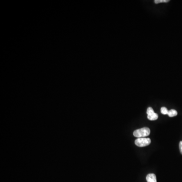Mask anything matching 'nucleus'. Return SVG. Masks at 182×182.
I'll use <instances>...</instances> for the list:
<instances>
[{"mask_svg":"<svg viewBox=\"0 0 182 182\" xmlns=\"http://www.w3.org/2000/svg\"><path fill=\"white\" fill-rule=\"evenodd\" d=\"M150 134V130L148 127H144L143 128L138 129L135 131L133 133V135L135 137L138 138H145L148 136Z\"/></svg>","mask_w":182,"mask_h":182,"instance_id":"nucleus-1","label":"nucleus"},{"mask_svg":"<svg viewBox=\"0 0 182 182\" xmlns=\"http://www.w3.org/2000/svg\"><path fill=\"white\" fill-rule=\"evenodd\" d=\"M135 144L137 146L140 147H145L148 146L151 143V140L150 138H140L135 140Z\"/></svg>","mask_w":182,"mask_h":182,"instance_id":"nucleus-2","label":"nucleus"},{"mask_svg":"<svg viewBox=\"0 0 182 182\" xmlns=\"http://www.w3.org/2000/svg\"><path fill=\"white\" fill-rule=\"evenodd\" d=\"M147 118L150 120H155L157 119L158 115L155 113L152 108L148 107L147 109Z\"/></svg>","mask_w":182,"mask_h":182,"instance_id":"nucleus-3","label":"nucleus"},{"mask_svg":"<svg viewBox=\"0 0 182 182\" xmlns=\"http://www.w3.org/2000/svg\"><path fill=\"white\" fill-rule=\"evenodd\" d=\"M147 182H157L156 176L154 174H149L146 176Z\"/></svg>","mask_w":182,"mask_h":182,"instance_id":"nucleus-4","label":"nucleus"},{"mask_svg":"<svg viewBox=\"0 0 182 182\" xmlns=\"http://www.w3.org/2000/svg\"><path fill=\"white\" fill-rule=\"evenodd\" d=\"M178 115V112L176 111V110L175 109H171V110L168 111V115L169 117H172L176 116Z\"/></svg>","mask_w":182,"mask_h":182,"instance_id":"nucleus-5","label":"nucleus"},{"mask_svg":"<svg viewBox=\"0 0 182 182\" xmlns=\"http://www.w3.org/2000/svg\"><path fill=\"white\" fill-rule=\"evenodd\" d=\"M161 112L163 115H168V110L165 107H162L161 108Z\"/></svg>","mask_w":182,"mask_h":182,"instance_id":"nucleus-6","label":"nucleus"},{"mask_svg":"<svg viewBox=\"0 0 182 182\" xmlns=\"http://www.w3.org/2000/svg\"><path fill=\"white\" fill-rule=\"evenodd\" d=\"M169 1V0H155L154 2L155 4H159L161 3H168Z\"/></svg>","mask_w":182,"mask_h":182,"instance_id":"nucleus-7","label":"nucleus"},{"mask_svg":"<svg viewBox=\"0 0 182 182\" xmlns=\"http://www.w3.org/2000/svg\"><path fill=\"white\" fill-rule=\"evenodd\" d=\"M180 150V152L182 154V141L180 142L179 144Z\"/></svg>","mask_w":182,"mask_h":182,"instance_id":"nucleus-8","label":"nucleus"}]
</instances>
